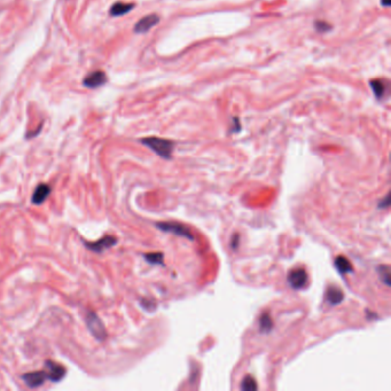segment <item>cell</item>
Returning a JSON list of instances; mask_svg holds the SVG:
<instances>
[{
	"label": "cell",
	"instance_id": "1",
	"mask_svg": "<svg viewBox=\"0 0 391 391\" xmlns=\"http://www.w3.org/2000/svg\"><path fill=\"white\" fill-rule=\"evenodd\" d=\"M140 143L156 153L158 156H161L162 158L170 159L172 157V152L174 148V143L172 140L163 139V138L157 137H147L140 139Z\"/></svg>",
	"mask_w": 391,
	"mask_h": 391
},
{
	"label": "cell",
	"instance_id": "2",
	"mask_svg": "<svg viewBox=\"0 0 391 391\" xmlns=\"http://www.w3.org/2000/svg\"><path fill=\"white\" fill-rule=\"evenodd\" d=\"M85 322H86L87 329L93 335V337L99 342L105 341L107 338V331L105 326L99 318L98 314L94 311H87L86 316H85Z\"/></svg>",
	"mask_w": 391,
	"mask_h": 391
},
{
	"label": "cell",
	"instance_id": "3",
	"mask_svg": "<svg viewBox=\"0 0 391 391\" xmlns=\"http://www.w3.org/2000/svg\"><path fill=\"white\" fill-rule=\"evenodd\" d=\"M156 227L158 230L163 231V232L166 233H172L174 235L185 237V239L194 241V235L191 232V230L188 227H186L185 225L180 224V223L176 222H159L156 223Z\"/></svg>",
	"mask_w": 391,
	"mask_h": 391
},
{
	"label": "cell",
	"instance_id": "4",
	"mask_svg": "<svg viewBox=\"0 0 391 391\" xmlns=\"http://www.w3.org/2000/svg\"><path fill=\"white\" fill-rule=\"evenodd\" d=\"M117 242H118V240L115 236L106 235V236H103L102 239H100L95 242L84 241V244H85V247L88 249V250L95 252V254H102V252H105L106 250L110 249L111 247H115V245L117 244Z\"/></svg>",
	"mask_w": 391,
	"mask_h": 391
},
{
	"label": "cell",
	"instance_id": "5",
	"mask_svg": "<svg viewBox=\"0 0 391 391\" xmlns=\"http://www.w3.org/2000/svg\"><path fill=\"white\" fill-rule=\"evenodd\" d=\"M45 372L47 380L55 383L60 382L66 376V368L59 363H55V361L50 359L45 360Z\"/></svg>",
	"mask_w": 391,
	"mask_h": 391
},
{
	"label": "cell",
	"instance_id": "6",
	"mask_svg": "<svg viewBox=\"0 0 391 391\" xmlns=\"http://www.w3.org/2000/svg\"><path fill=\"white\" fill-rule=\"evenodd\" d=\"M108 78L105 72L102 70H95L88 74V75L83 79V85L87 88H98L103 86L107 83Z\"/></svg>",
	"mask_w": 391,
	"mask_h": 391
},
{
	"label": "cell",
	"instance_id": "7",
	"mask_svg": "<svg viewBox=\"0 0 391 391\" xmlns=\"http://www.w3.org/2000/svg\"><path fill=\"white\" fill-rule=\"evenodd\" d=\"M287 281L288 284L293 287L294 289H301L307 285L308 282V274L304 269H293L289 271L288 277H287Z\"/></svg>",
	"mask_w": 391,
	"mask_h": 391
},
{
	"label": "cell",
	"instance_id": "8",
	"mask_svg": "<svg viewBox=\"0 0 391 391\" xmlns=\"http://www.w3.org/2000/svg\"><path fill=\"white\" fill-rule=\"evenodd\" d=\"M159 21H161V18H159L158 15H156V14H150V15L140 18L136 23L133 30H135L136 33H145L150 31L152 28H154L156 24H158Z\"/></svg>",
	"mask_w": 391,
	"mask_h": 391
},
{
	"label": "cell",
	"instance_id": "9",
	"mask_svg": "<svg viewBox=\"0 0 391 391\" xmlns=\"http://www.w3.org/2000/svg\"><path fill=\"white\" fill-rule=\"evenodd\" d=\"M22 380L25 382V385L30 388H38L42 385H44V382L47 380V375L45 371H35V372H29V373H25L21 376Z\"/></svg>",
	"mask_w": 391,
	"mask_h": 391
},
{
	"label": "cell",
	"instance_id": "10",
	"mask_svg": "<svg viewBox=\"0 0 391 391\" xmlns=\"http://www.w3.org/2000/svg\"><path fill=\"white\" fill-rule=\"evenodd\" d=\"M51 194V187L47 184H39L37 186L35 192H33L31 197V203L39 206L43 204L47 200V197Z\"/></svg>",
	"mask_w": 391,
	"mask_h": 391
},
{
	"label": "cell",
	"instance_id": "11",
	"mask_svg": "<svg viewBox=\"0 0 391 391\" xmlns=\"http://www.w3.org/2000/svg\"><path fill=\"white\" fill-rule=\"evenodd\" d=\"M370 86L373 91L375 98L378 100H382L388 94L389 85L383 79H372L370 80Z\"/></svg>",
	"mask_w": 391,
	"mask_h": 391
},
{
	"label": "cell",
	"instance_id": "12",
	"mask_svg": "<svg viewBox=\"0 0 391 391\" xmlns=\"http://www.w3.org/2000/svg\"><path fill=\"white\" fill-rule=\"evenodd\" d=\"M344 294L342 292L341 288L335 286H329L326 290V301L328 302L330 305H337L343 302Z\"/></svg>",
	"mask_w": 391,
	"mask_h": 391
},
{
	"label": "cell",
	"instance_id": "13",
	"mask_svg": "<svg viewBox=\"0 0 391 391\" xmlns=\"http://www.w3.org/2000/svg\"><path fill=\"white\" fill-rule=\"evenodd\" d=\"M135 3H126V2H115L113 6L110 7V15L114 16V17H117V16H123L125 15V14H128L131 12V10L135 8Z\"/></svg>",
	"mask_w": 391,
	"mask_h": 391
},
{
	"label": "cell",
	"instance_id": "14",
	"mask_svg": "<svg viewBox=\"0 0 391 391\" xmlns=\"http://www.w3.org/2000/svg\"><path fill=\"white\" fill-rule=\"evenodd\" d=\"M335 267H336L341 274L352 273L353 271V267L351 263H350V260L343 256L336 257V259H335Z\"/></svg>",
	"mask_w": 391,
	"mask_h": 391
},
{
	"label": "cell",
	"instance_id": "15",
	"mask_svg": "<svg viewBox=\"0 0 391 391\" xmlns=\"http://www.w3.org/2000/svg\"><path fill=\"white\" fill-rule=\"evenodd\" d=\"M273 328V321L269 312H264L259 318V330L263 334H269Z\"/></svg>",
	"mask_w": 391,
	"mask_h": 391
},
{
	"label": "cell",
	"instance_id": "16",
	"mask_svg": "<svg viewBox=\"0 0 391 391\" xmlns=\"http://www.w3.org/2000/svg\"><path fill=\"white\" fill-rule=\"evenodd\" d=\"M144 258L152 265H164V254L163 252H150L145 254Z\"/></svg>",
	"mask_w": 391,
	"mask_h": 391
},
{
	"label": "cell",
	"instance_id": "17",
	"mask_svg": "<svg viewBox=\"0 0 391 391\" xmlns=\"http://www.w3.org/2000/svg\"><path fill=\"white\" fill-rule=\"evenodd\" d=\"M241 389L245 391H252L258 389V386H257L256 380L252 378L251 375H247L243 380H242Z\"/></svg>",
	"mask_w": 391,
	"mask_h": 391
},
{
	"label": "cell",
	"instance_id": "18",
	"mask_svg": "<svg viewBox=\"0 0 391 391\" xmlns=\"http://www.w3.org/2000/svg\"><path fill=\"white\" fill-rule=\"evenodd\" d=\"M378 273L380 275L382 282H385L387 286H390V269L389 266L382 265L378 267Z\"/></svg>",
	"mask_w": 391,
	"mask_h": 391
},
{
	"label": "cell",
	"instance_id": "19",
	"mask_svg": "<svg viewBox=\"0 0 391 391\" xmlns=\"http://www.w3.org/2000/svg\"><path fill=\"white\" fill-rule=\"evenodd\" d=\"M314 28L316 31L319 32H327L331 30V25L329 23H327L325 21H315L314 22Z\"/></svg>",
	"mask_w": 391,
	"mask_h": 391
},
{
	"label": "cell",
	"instance_id": "20",
	"mask_svg": "<svg viewBox=\"0 0 391 391\" xmlns=\"http://www.w3.org/2000/svg\"><path fill=\"white\" fill-rule=\"evenodd\" d=\"M390 206V193L386 195L385 199H382L380 201L379 204H378V208L379 209H387V208H389Z\"/></svg>",
	"mask_w": 391,
	"mask_h": 391
},
{
	"label": "cell",
	"instance_id": "21",
	"mask_svg": "<svg viewBox=\"0 0 391 391\" xmlns=\"http://www.w3.org/2000/svg\"><path fill=\"white\" fill-rule=\"evenodd\" d=\"M241 130V124L239 117H233L232 120V126H231L230 132H239Z\"/></svg>",
	"mask_w": 391,
	"mask_h": 391
},
{
	"label": "cell",
	"instance_id": "22",
	"mask_svg": "<svg viewBox=\"0 0 391 391\" xmlns=\"http://www.w3.org/2000/svg\"><path fill=\"white\" fill-rule=\"evenodd\" d=\"M239 242H240L239 234H233L232 240H231V247H232V249H236L239 247Z\"/></svg>",
	"mask_w": 391,
	"mask_h": 391
},
{
	"label": "cell",
	"instance_id": "23",
	"mask_svg": "<svg viewBox=\"0 0 391 391\" xmlns=\"http://www.w3.org/2000/svg\"><path fill=\"white\" fill-rule=\"evenodd\" d=\"M381 5L383 7H389L391 5V0H381Z\"/></svg>",
	"mask_w": 391,
	"mask_h": 391
}]
</instances>
